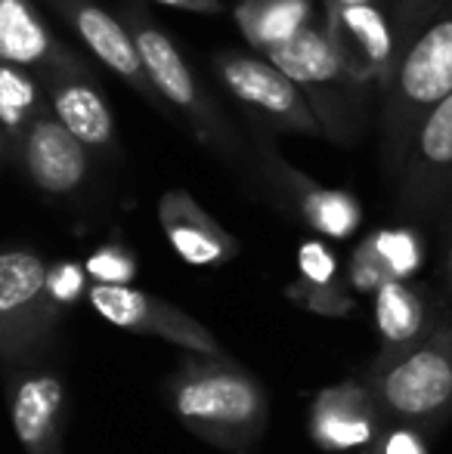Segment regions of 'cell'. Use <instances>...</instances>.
<instances>
[{
  "label": "cell",
  "mask_w": 452,
  "mask_h": 454,
  "mask_svg": "<svg viewBox=\"0 0 452 454\" xmlns=\"http://www.w3.org/2000/svg\"><path fill=\"white\" fill-rule=\"evenodd\" d=\"M168 399L193 436L229 454H251L270 420L264 383L229 356L186 353L168 377Z\"/></svg>",
  "instance_id": "6da1fadb"
},
{
  "label": "cell",
  "mask_w": 452,
  "mask_h": 454,
  "mask_svg": "<svg viewBox=\"0 0 452 454\" xmlns=\"http://www.w3.org/2000/svg\"><path fill=\"white\" fill-rule=\"evenodd\" d=\"M381 418L440 430L452 420V316L431 322L422 337L403 347H381L366 374Z\"/></svg>",
  "instance_id": "7a4b0ae2"
},
{
  "label": "cell",
  "mask_w": 452,
  "mask_h": 454,
  "mask_svg": "<svg viewBox=\"0 0 452 454\" xmlns=\"http://www.w3.org/2000/svg\"><path fill=\"white\" fill-rule=\"evenodd\" d=\"M391 78L385 124L391 155H403L422 114L452 90V12L412 37Z\"/></svg>",
  "instance_id": "3957f363"
},
{
  "label": "cell",
  "mask_w": 452,
  "mask_h": 454,
  "mask_svg": "<svg viewBox=\"0 0 452 454\" xmlns=\"http://www.w3.org/2000/svg\"><path fill=\"white\" fill-rule=\"evenodd\" d=\"M264 56L276 68H282L301 90H307L304 96L310 99L322 127L338 130L356 84L350 81L347 68H344L341 56L335 53L326 31L313 28L307 22L297 31H291L289 37H282V41L270 43L264 50Z\"/></svg>",
  "instance_id": "277c9868"
},
{
  "label": "cell",
  "mask_w": 452,
  "mask_h": 454,
  "mask_svg": "<svg viewBox=\"0 0 452 454\" xmlns=\"http://www.w3.org/2000/svg\"><path fill=\"white\" fill-rule=\"evenodd\" d=\"M218 72L226 90L276 130L310 133V137L322 133V121L316 118L304 90L266 56L224 53L218 59Z\"/></svg>",
  "instance_id": "5b68a950"
},
{
  "label": "cell",
  "mask_w": 452,
  "mask_h": 454,
  "mask_svg": "<svg viewBox=\"0 0 452 454\" xmlns=\"http://www.w3.org/2000/svg\"><path fill=\"white\" fill-rule=\"evenodd\" d=\"M87 300H91V306L106 322L118 325L124 331L146 334V337H162V340L180 347L183 353L226 356V349L220 347L218 337L202 322H195L189 312H183L180 306L168 303V300H158L146 291H137L131 285H103V281H93L87 287Z\"/></svg>",
  "instance_id": "8992f818"
},
{
  "label": "cell",
  "mask_w": 452,
  "mask_h": 454,
  "mask_svg": "<svg viewBox=\"0 0 452 454\" xmlns=\"http://www.w3.org/2000/svg\"><path fill=\"white\" fill-rule=\"evenodd\" d=\"M124 25L133 35V43H137L139 62H143L152 90L162 99H168L174 108H180L183 114H189L199 124V130L208 139H214V127H218L214 108L205 102L199 81H195L193 68L186 66L183 53L177 50V43L162 28H155L146 16H133L131 12Z\"/></svg>",
  "instance_id": "52a82bcc"
},
{
  "label": "cell",
  "mask_w": 452,
  "mask_h": 454,
  "mask_svg": "<svg viewBox=\"0 0 452 454\" xmlns=\"http://www.w3.org/2000/svg\"><path fill=\"white\" fill-rule=\"evenodd\" d=\"M385 427L366 383L344 380L316 393L307 414L310 439L322 451H362Z\"/></svg>",
  "instance_id": "ba28073f"
},
{
  "label": "cell",
  "mask_w": 452,
  "mask_h": 454,
  "mask_svg": "<svg viewBox=\"0 0 452 454\" xmlns=\"http://www.w3.org/2000/svg\"><path fill=\"white\" fill-rule=\"evenodd\" d=\"M412 158L406 161L403 201L431 207L452 176V90L428 108L412 133Z\"/></svg>",
  "instance_id": "9c48e42d"
},
{
  "label": "cell",
  "mask_w": 452,
  "mask_h": 454,
  "mask_svg": "<svg viewBox=\"0 0 452 454\" xmlns=\"http://www.w3.org/2000/svg\"><path fill=\"white\" fill-rule=\"evenodd\" d=\"M158 223L177 257L189 266H224L239 254V241L202 210L189 192H164L158 201Z\"/></svg>",
  "instance_id": "30bf717a"
},
{
  "label": "cell",
  "mask_w": 452,
  "mask_h": 454,
  "mask_svg": "<svg viewBox=\"0 0 452 454\" xmlns=\"http://www.w3.org/2000/svg\"><path fill=\"white\" fill-rule=\"evenodd\" d=\"M25 168L37 189L68 195L87 180V145L56 118H37L25 137Z\"/></svg>",
  "instance_id": "8fae6325"
},
{
  "label": "cell",
  "mask_w": 452,
  "mask_h": 454,
  "mask_svg": "<svg viewBox=\"0 0 452 454\" xmlns=\"http://www.w3.org/2000/svg\"><path fill=\"white\" fill-rule=\"evenodd\" d=\"M424 263V241L416 229H378L360 241L347 266V287L372 294L385 281H409Z\"/></svg>",
  "instance_id": "7c38bea8"
},
{
  "label": "cell",
  "mask_w": 452,
  "mask_h": 454,
  "mask_svg": "<svg viewBox=\"0 0 452 454\" xmlns=\"http://www.w3.org/2000/svg\"><path fill=\"white\" fill-rule=\"evenodd\" d=\"M66 12H68V19H72L75 31H78V37L87 43V50H91L109 72L124 78L127 84H133L139 93L158 96L152 90L149 78H146L137 43H133V35L124 22H118L109 10L91 4V0H66Z\"/></svg>",
  "instance_id": "4fadbf2b"
},
{
  "label": "cell",
  "mask_w": 452,
  "mask_h": 454,
  "mask_svg": "<svg viewBox=\"0 0 452 454\" xmlns=\"http://www.w3.org/2000/svg\"><path fill=\"white\" fill-rule=\"evenodd\" d=\"M273 174H276L279 185H282L285 198L291 201V207L297 210L304 223L310 229H316L326 239H350L362 223V207L353 195L341 189H326V185L307 180L304 174H297L295 168H289L285 161H273Z\"/></svg>",
  "instance_id": "5bb4252c"
},
{
  "label": "cell",
  "mask_w": 452,
  "mask_h": 454,
  "mask_svg": "<svg viewBox=\"0 0 452 454\" xmlns=\"http://www.w3.org/2000/svg\"><path fill=\"white\" fill-rule=\"evenodd\" d=\"M285 297L297 309L322 318H344L353 312V297L341 275L338 257L322 241H304L297 247V278L285 287Z\"/></svg>",
  "instance_id": "9a60e30c"
},
{
  "label": "cell",
  "mask_w": 452,
  "mask_h": 454,
  "mask_svg": "<svg viewBox=\"0 0 452 454\" xmlns=\"http://www.w3.org/2000/svg\"><path fill=\"white\" fill-rule=\"evenodd\" d=\"M62 405H66V389L59 377L35 374L19 383L12 395V430L19 442L35 454L47 451L59 433Z\"/></svg>",
  "instance_id": "2e32d148"
},
{
  "label": "cell",
  "mask_w": 452,
  "mask_h": 454,
  "mask_svg": "<svg viewBox=\"0 0 452 454\" xmlns=\"http://www.w3.org/2000/svg\"><path fill=\"white\" fill-rule=\"evenodd\" d=\"M53 112L87 149H109L115 143L112 108L91 81H62L53 90Z\"/></svg>",
  "instance_id": "e0dca14e"
},
{
  "label": "cell",
  "mask_w": 452,
  "mask_h": 454,
  "mask_svg": "<svg viewBox=\"0 0 452 454\" xmlns=\"http://www.w3.org/2000/svg\"><path fill=\"white\" fill-rule=\"evenodd\" d=\"M372 303L381 347H403L431 328L428 300L409 281H385L372 291Z\"/></svg>",
  "instance_id": "ac0fdd59"
},
{
  "label": "cell",
  "mask_w": 452,
  "mask_h": 454,
  "mask_svg": "<svg viewBox=\"0 0 452 454\" xmlns=\"http://www.w3.org/2000/svg\"><path fill=\"white\" fill-rule=\"evenodd\" d=\"M56 59V43L28 0H0V62L41 66Z\"/></svg>",
  "instance_id": "d6986e66"
},
{
  "label": "cell",
  "mask_w": 452,
  "mask_h": 454,
  "mask_svg": "<svg viewBox=\"0 0 452 454\" xmlns=\"http://www.w3.org/2000/svg\"><path fill=\"white\" fill-rule=\"evenodd\" d=\"M47 297V263L31 251L0 254V318L31 309Z\"/></svg>",
  "instance_id": "ffe728a7"
},
{
  "label": "cell",
  "mask_w": 452,
  "mask_h": 454,
  "mask_svg": "<svg viewBox=\"0 0 452 454\" xmlns=\"http://www.w3.org/2000/svg\"><path fill=\"white\" fill-rule=\"evenodd\" d=\"M310 0H248L239 10V22L264 53L270 43L289 37L301 25L310 22Z\"/></svg>",
  "instance_id": "44dd1931"
},
{
  "label": "cell",
  "mask_w": 452,
  "mask_h": 454,
  "mask_svg": "<svg viewBox=\"0 0 452 454\" xmlns=\"http://www.w3.org/2000/svg\"><path fill=\"white\" fill-rule=\"evenodd\" d=\"M37 102V90L31 78L22 72V66H10L0 62V124L16 130L25 124Z\"/></svg>",
  "instance_id": "7402d4cb"
},
{
  "label": "cell",
  "mask_w": 452,
  "mask_h": 454,
  "mask_svg": "<svg viewBox=\"0 0 452 454\" xmlns=\"http://www.w3.org/2000/svg\"><path fill=\"white\" fill-rule=\"evenodd\" d=\"M84 272L103 285H131L137 278V257L121 245H106L87 257Z\"/></svg>",
  "instance_id": "603a6c76"
},
{
  "label": "cell",
  "mask_w": 452,
  "mask_h": 454,
  "mask_svg": "<svg viewBox=\"0 0 452 454\" xmlns=\"http://www.w3.org/2000/svg\"><path fill=\"white\" fill-rule=\"evenodd\" d=\"M362 454H431L428 433L422 427L412 424H397V420H385L381 433L375 436V442Z\"/></svg>",
  "instance_id": "cb8c5ba5"
},
{
  "label": "cell",
  "mask_w": 452,
  "mask_h": 454,
  "mask_svg": "<svg viewBox=\"0 0 452 454\" xmlns=\"http://www.w3.org/2000/svg\"><path fill=\"white\" fill-rule=\"evenodd\" d=\"M87 291V272L78 263H56L53 270H47V297L59 306H68L75 300H81V294Z\"/></svg>",
  "instance_id": "d4e9b609"
},
{
  "label": "cell",
  "mask_w": 452,
  "mask_h": 454,
  "mask_svg": "<svg viewBox=\"0 0 452 454\" xmlns=\"http://www.w3.org/2000/svg\"><path fill=\"white\" fill-rule=\"evenodd\" d=\"M452 4V0H400L397 6V25L400 35L403 37H416V28L424 22L428 16L440 12L443 6Z\"/></svg>",
  "instance_id": "484cf974"
},
{
  "label": "cell",
  "mask_w": 452,
  "mask_h": 454,
  "mask_svg": "<svg viewBox=\"0 0 452 454\" xmlns=\"http://www.w3.org/2000/svg\"><path fill=\"white\" fill-rule=\"evenodd\" d=\"M149 4L170 6V10L202 12V16H218V12H224V0H149Z\"/></svg>",
  "instance_id": "4316f807"
},
{
  "label": "cell",
  "mask_w": 452,
  "mask_h": 454,
  "mask_svg": "<svg viewBox=\"0 0 452 454\" xmlns=\"http://www.w3.org/2000/svg\"><path fill=\"white\" fill-rule=\"evenodd\" d=\"M362 4H375V0H326V19L338 16L341 10H350V6H362Z\"/></svg>",
  "instance_id": "83f0119b"
},
{
  "label": "cell",
  "mask_w": 452,
  "mask_h": 454,
  "mask_svg": "<svg viewBox=\"0 0 452 454\" xmlns=\"http://www.w3.org/2000/svg\"><path fill=\"white\" fill-rule=\"evenodd\" d=\"M447 275H449V285H452V254H449V266H447Z\"/></svg>",
  "instance_id": "f1b7e54d"
}]
</instances>
